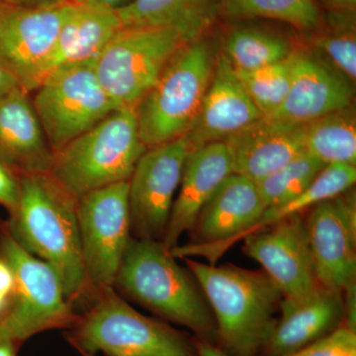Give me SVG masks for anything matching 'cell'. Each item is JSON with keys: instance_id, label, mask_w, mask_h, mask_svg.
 Masks as SVG:
<instances>
[{"instance_id": "cell-38", "label": "cell", "mask_w": 356, "mask_h": 356, "mask_svg": "<svg viewBox=\"0 0 356 356\" xmlns=\"http://www.w3.org/2000/svg\"><path fill=\"white\" fill-rule=\"evenodd\" d=\"M72 1L76 2V3L97 4V6L118 9L125 6L126 4H128L132 0H72Z\"/></svg>"}, {"instance_id": "cell-21", "label": "cell", "mask_w": 356, "mask_h": 356, "mask_svg": "<svg viewBox=\"0 0 356 356\" xmlns=\"http://www.w3.org/2000/svg\"><path fill=\"white\" fill-rule=\"evenodd\" d=\"M54 159L31 93L18 88L0 98V163L17 175H32L50 172Z\"/></svg>"}, {"instance_id": "cell-1", "label": "cell", "mask_w": 356, "mask_h": 356, "mask_svg": "<svg viewBox=\"0 0 356 356\" xmlns=\"http://www.w3.org/2000/svg\"><path fill=\"white\" fill-rule=\"evenodd\" d=\"M2 222L21 247L53 267L72 305L88 302L77 198L50 172L20 175L19 203Z\"/></svg>"}, {"instance_id": "cell-32", "label": "cell", "mask_w": 356, "mask_h": 356, "mask_svg": "<svg viewBox=\"0 0 356 356\" xmlns=\"http://www.w3.org/2000/svg\"><path fill=\"white\" fill-rule=\"evenodd\" d=\"M20 200V175L0 163V205L9 214L17 208Z\"/></svg>"}, {"instance_id": "cell-27", "label": "cell", "mask_w": 356, "mask_h": 356, "mask_svg": "<svg viewBox=\"0 0 356 356\" xmlns=\"http://www.w3.org/2000/svg\"><path fill=\"white\" fill-rule=\"evenodd\" d=\"M355 180V165H343V163L325 165L315 179L298 196L286 203L264 210L261 216L248 229L245 238L285 218L296 214H303L318 203L341 195L344 192L353 188Z\"/></svg>"}, {"instance_id": "cell-36", "label": "cell", "mask_w": 356, "mask_h": 356, "mask_svg": "<svg viewBox=\"0 0 356 356\" xmlns=\"http://www.w3.org/2000/svg\"><path fill=\"white\" fill-rule=\"evenodd\" d=\"M20 88L16 79L0 65V98Z\"/></svg>"}, {"instance_id": "cell-30", "label": "cell", "mask_w": 356, "mask_h": 356, "mask_svg": "<svg viewBox=\"0 0 356 356\" xmlns=\"http://www.w3.org/2000/svg\"><path fill=\"white\" fill-rule=\"evenodd\" d=\"M290 56L281 62L252 72L236 70L248 96L264 117L275 113L286 98L291 83Z\"/></svg>"}, {"instance_id": "cell-9", "label": "cell", "mask_w": 356, "mask_h": 356, "mask_svg": "<svg viewBox=\"0 0 356 356\" xmlns=\"http://www.w3.org/2000/svg\"><path fill=\"white\" fill-rule=\"evenodd\" d=\"M186 43L168 28H121L95 58L96 76L119 108L135 109Z\"/></svg>"}, {"instance_id": "cell-7", "label": "cell", "mask_w": 356, "mask_h": 356, "mask_svg": "<svg viewBox=\"0 0 356 356\" xmlns=\"http://www.w3.org/2000/svg\"><path fill=\"white\" fill-rule=\"evenodd\" d=\"M0 257L13 268L15 290L0 318V341L22 343L40 332L72 327L79 318L50 264L21 247L0 222Z\"/></svg>"}, {"instance_id": "cell-37", "label": "cell", "mask_w": 356, "mask_h": 356, "mask_svg": "<svg viewBox=\"0 0 356 356\" xmlns=\"http://www.w3.org/2000/svg\"><path fill=\"white\" fill-rule=\"evenodd\" d=\"M327 9L332 10H355L356 0H323Z\"/></svg>"}, {"instance_id": "cell-39", "label": "cell", "mask_w": 356, "mask_h": 356, "mask_svg": "<svg viewBox=\"0 0 356 356\" xmlns=\"http://www.w3.org/2000/svg\"><path fill=\"white\" fill-rule=\"evenodd\" d=\"M19 343L13 341H0V356H17Z\"/></svg>"}, {"instance_id": "cell-23", "label": "cell", "mask_w": 356, "mask_h": 356, "mask_svg": "<svg viewBox=\"0 0 356 356\" xmlns=\"http://www.w3.org/2000/svg\"><path fill=\"white\" fill-rule=\"evenodd\" d=\"M221 0H132L116 9L122 28H168L187 42L207 34L219 21Z\"/></svg>"}, {"instance_id": "cell-6", "label": "cell", "mask_w": 356, "mask_h": 356, "mask_svg": "<svg viewBox=\"0 0 356 356\" xmlns=\"http://www.w3.org/2000/svg\"><path fill=\"white\" fill-rule=\"evenodd\" d=\"M147 149L135 109H117L55 154L50 173L79 198L129 181Z\"/></svg>"}, {"instance_id": "cell-14", "label": "cell", "mask_w": 356, "mask_h": 356, "mask_svg": "<svg viewBox=\"0 0 356 356\" xmlns=\"http://www.w3.org/2000/svg\"><path fill=\"white\" fill-rule=\"evenodd\" d=\"M350 191L317 204L305 217L318 285L341 293L356 283V202Z\"/></svg>"}, {"instance_id": "cell-16", "label": "cell", "mask_w": 356, "mask_h": 356, "mask_svg": "<svg viewBox=\"0 0 356 356\" xmlns=\"http://www.w3.org/2000/svg\"><path fill=\"white\" fill-rule=\"evenodd\" d=\"M264 118L250 99L228 58H216L214 74L202 104L184 137L192 149L214 142H224Z\"/></svg>"}, {"instance_id": "cell-18", "label": "cell", "mask_w": 356, "mask_h": 356, "mask_svg": "<svg viewBox=\"0 0 356 356\" xmlns=\"http://www.w3.org/2000/svg\"><path fill=\"white\" fill-rule=\"evenodd\" d=\"M291 83L280 109L266 118L304 124L348 108L353 89L348 79L304 51H292Z\"/></svg>"}, {"instance_id": "cell-29", "label": "cell", "mask_w": 356, "mask_h": 356, "mask_svg": "<svg viewBox=\"0 0 356 356\" xmlns=\"http://www.w3.org/2000/svg\"><path fill=\"white\" fill-rule=\"evenodd\" d=\"M324 166L317 159L304 153L264 178L257 184L266 209L286 203L298 196Z\"/></svg>"}, {"instance_id": "cell-8", "label": "cell", "mask_w": 356, "mask_h": 356, "mask_svg": "<svg viewBox=\"0 0 356 356\" xmlns=\"http://www.w3.org/2000/svg\"><path fill=\"white\" fill-rule=\"evenodd\" d=\"M95 60L58 67L31 93L33 107L55 154L121 109L100 86Z\"/></svg>"}, {"instance_id": "cell-4", "label": "cell", "mask_w": 356, "mask_h": 356, "mask_svg": "<svg viewBox=\"0 0 356 356\" xmlns=\"http://www.w3.org/2000/svg\"><path fill=\"white\" fill-rule=\"evenodd\" d=\"M70 327L67 341L79 353L106 356H198L193 337L147 318L113 287L95 293Z\"/></svg>"}, {"instance_id": "cell-10", "label": "cell", "mask_w": 356, "mask_h": 356, "mask_svg": "<svg viewBox=\"0 0 356 356\" xmlns=\"http://www.w3.org/2000/svg\"><path fill=\"white\" fill-rule=\"evenodd\" d=\"M128 192V181H125L77 198L79 238L89 299L95 293L113 287L133 238Z\"/></svg>"}, {"instance_id": "cell-13", "label": "cell", "mask_w": 356, "mask_h": 356, "mask_svg": "<svg viewBox=\"0 0 356 356\" xmlns=\"http://www.w3.org/2000/svg\"><path fill=\"white\" fill-rule=\"evenodd\" d=\"M72 7V0L43 8L0 1V65L27 92L41 83L44 65Z\"/></svg>"}, {"instance_id": "cell-20", "label": "cell", "mask_w": 356, "mask_h": 356, "mask_svg": "<svg viewBox=\"0 0 356 356\" xmlns=\"http://www.w3.org/2000/svg\"><path fill=\"white\" fill-rule=\"evenodd\" d=\"M233 172L259 184L304 154L301 124L264 117L226 140Z\"/></svg>"}, {"instance_id": "cell-35", "label": "cell", "mask_w": 356, "mask_h": 356, "mask_svg": "<svg viewBox=\"0 0 356 356\" xmlns=\"http://www.w3.org/2000/svg\"><path fill=\"white\" fill-rule=\"evenodd\" d=\"M2 2L11 6L28 7V8H43L64 3L67 0H1Z\"/></svg>"}, {"instance_id": "cell-5", "label": "cell", "mask_w": 356, "mask_h": 356, "mask_svg": "<svg viewBox=\"0 0 356 356\" xmlns=\"http://www.w3.org/2000/svg\"><path fill=\"white\" fill-rule=\"evenodd\" d=\"M214 53L207 34L184 44L138 103V127L147 149L188 132L214 74Z\"/></svg>"}, {"instance_id": "cell-24", "label": "cell", "mask_w": 356, "mask_h": 356, "mask_svg": "<svg viewBox=\"0 0 356 356\" xmlns=\"http://www.w3.org/2000/svg\"><path fill=\"white\" fill-rule=\"evenodd\" d=\"M224 40V55L238 72H252L281 62L291 55L288 39L250 20H233Z\"/></svg>"}, {"instance_id": "cell-31", "label": "cell", "mask_w": 356, "mask_h": 356, "mask_svg": "<svg viewBox=\"0 0 356 356\" xmlns=\"http://www.w3.org/2000/svg\"><path fill=\"white\" fill-rule=\"evenodd\" d=\"M285 356H356V332L341 327L316 343Z\"/></svg>"}, {"instance_id": "cell-26", "label": "cell", "mask_w": 356, "mask_h": 356, "mask_svg": "<svg viewBox=\"0 0 356 356\" xmlns=\"http://www.w3.org/2000/svg\"><path fill=\"white\" fill-rule=\"evenodd\" d=\"M323 13L318 0H221L219 20H270L311 34Z\"/></svg>"}, {"instance_id": "cell-3", "label": "cell", "mask_w": 356, "mask_h": 356, "mask_svg": "<svg viewBox=\"0 0 356 356\" xmlns=\"http://www.w3.org/2000/svg\"><path fill=\"white\" fill-rule=\"evenodd\" d=\"M159 241L132 238L113 288L159 317L191 330L194 337L217 344L214 316L188 268Z\"/></svg>"}, {"instance_id": "cell-15", "label": "cell", "mask_w": 356, "mask_h": 356, "mask_svg": "<svg viewBox=\"0 0 356 356\" xmlns=\"http://www.w3.org/2000/svg\"><path fill=\"white\" fill-rule=\"evenodd\" d=\"M243 241V252L264 267L285 298H301L320 286L303 214L285 218Z\"/></svg>"}, {"instance_id": "cell-22", "label": "cell", "mask_w": 356, "mask_h": 356, "mask_svg": "<svg viewBox=\"0 0 356 356\" xmlns=\"http://www.w3.org/2000/svg\"><path fill=\"white\" fill-rule=\"evenodd\" d=\"M121 28L116 9L74 2L44 65L42 81L58 67L95 60Z\"/></svg>"}, {"instance_id": "cell-19", "label": "cell", "mask_w": 356, "mask_h": 356, "mask_svg": "<svg viewBox=\"0 0 356 356\" xmlns=\"http://www.w3.org/2000/svg\"><path fill=\"white\" fill-rule=\"evenodd\" d=\"M280 317L261 356H285L343 327V293L318 286L301 298L283 297Z\"/></svg>"}, {"instance_id": "cell-33", "label": "cell", "mask_w": 356, "mask_h": 356, "mask_svg": "<svg viewBox=\"0 0 356 356\" xmlns=\"http://www.w3.org/2000/svg\"><path fill=\"white\" fill-rule=\"evenodd\" d=\"M343 327L356 332V283L343 292Z\"/></svg>"}, {"instance_id": "cell-28", "label": "cell", "mask_w": 356, "mask_h": 356, "mask_svg": "<svg viewBox=\"0 0 356 356\" xmlns=\"http://www.w3.org/2000/svg\"><path fill=\"white\" fill-rule=\"evenodd\" d=\"M318 50L324 53L339 74L350 81L356 79V19L355 10L323 13L315 31L309 34Z\"/></svg>"}, {"instance_id": "cell-17", "label": "cell", "mask_w": 356, "mask_h": 356, "mask_svg": "<svg viewBox=\"0 0 356 356\" xmlns=\"http://www.w3.org/2000/svg\"><path fill=\"white\" fill-rule=\"evenodd\" d=\"M232 173L233 166L226 143H210L191 149L161 241L165 250L170 252L177 247L181 236L191 232L204 206Z\"/></svg>"}, {"instance_id": "cell-12", "label": "cell", "mask_w": 356, "mask_h": 356, "mask_svg": "<svg viewBox=\"0 0 356 356\" xmlns=\"http://www.w3.org/2000/svg\"><path fill=\"white\" fill-rule=\"evenodd\" d=\"M191 149L184 136L149 147L140 156L128 181L131 229L136 238L163 240Z\"/></svg>"}, {"instance_id": "cell-41", "label": "cell", "mask_w": 356, "mask_h": 356, "mask_svg": "<svg viewBox=\"0 0 356 356\" xmlns=\"http://www.w3.org/2000/svg\"><path fill=\"white\" fill-rule=\"evenodd\" d=\"M0 1H1V0H0Z\"/></svg>"}, {"instance_id": "cell-25", "label": "cell", "mask_w": 356, "mask_h": 356, "mask_svg": "<svg viewBox=\"0 0 356 356\" xmlns=\"http://www.w3.org/2000/svg\"><path fill=\"white\" fill-rule=\"evenodd\" d=\"M301 138L304 153L325 165H355L356 119L351 106L301 124Z\"/></svg>"}, {"instance_id": "cell-2", "label": "cell", "mask_w": 356, "mask_h": 356, "mask_svg": "<svg viewBox=\"0 0 356 356\" xmlns=\"http://www.w3.org/2000/svg\"><path fill=\"white\" fill-rule=\"evenodd\" d=\"M207 299L217 346L231 356H259L275 325L282 292L264 271L184 259Z\"/></svg>"}, {"instance_id": "cell-34", "label": "cell", "mask_w": 356, "mask_h": 356, "mask_svg": "<svg viewBox=\"0 0 356 356\" xmlns=\"http://www.w3.org/2000/svg\"><path fill=\"white\" fill-rule=\"evenodd\" d=\"M194 346L198 356H231L225 353L217 344L208 343L198 337H193Z\"/></svg>"}, {"instance_id": "cell-40", "label": "cell", "mask_w": 356, "mask_h": 356, "mask_svg": "<svg viewBox=\"0 0 356 356\" xmlns=\"http://www.w3.org/2000/svg\"><path fill=\"white\" fill-rule=\"evenodd\" d=\"M81 356H95V355H86V353H81Z\"/></svg>"}, {"instance_id": "cell-11", "label": "cell", "mask_w": 356, "mask_h": 356, "mask_svg": "<svg viewBox=\"0 0 356 356\" xmlns=\"http://www.w3.org/2000/svg\"><path fill=\"white\" fill-rule=\"evenodd\" d=\"M266 210L259 187L243 175L232 173L204 206L191 229V242L170 250L173 257H201L209 264L243 240Z\"/></svg>"}]
</instances>
